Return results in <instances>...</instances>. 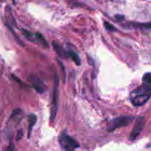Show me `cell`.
Returning a JSON list of instances; mask_svg holds the SVG:
<instances>
[{"mask_svg":"<svg viewBox=\"0 0 151 151\" xmlns=\"http://www.w3.org/2000/svg\"><path fill=\"white\" fill-rule=\"evenodd\" d=\"M134 120L133 116H121L119 117H116L112 119L108 125L107 131L109 132L115 131L118 128L125 127L129 125Z\"/></svg>","mask_w":151,"mask_h":151,"instance_id":"cell-3","label":"cell"},{"mask_svg":"<svg viewBox=\"0 0 151 151\" xmlns=\"http://www.w3.org/2000/svg\"><path fill=\"white\" fill-rule=\"evenodd\" d=\"M68 57H70L72 59V60H73L78 66H80V64H81V58H80V57L78 56V55L77 54L76 52H75L73 51H68Z\"/></svg>","mask_w":151,"mask_h":151,"instance_id":"cell-9","label":"cell"},{"mask_svg":"<svg viewBox=\"0 0 151 151\" xmlns=\"http://www.w3.org/2000/svg\"><path fill=\"white\" fill-rule=\"evenodd\" d=\"M55 79V86L54 91H53V97H52V107L51 110V114H50V121L53 122L56 116L58 111V81L56 77Z\"/></svg>","mask_w":151,"mask_h":151,"instance_id":"cell-5","label":"cell"},{"mask_svg":"<svg viewBox=\"0 0 151 151\" xmlns=\"http://www.w3.org/2000/svg\"><path fill=\"white\" fill-rule=\"evenodd\" d=\"M52 46L54 47L55 50L56 51V52L60 56V57H68V52H66L58 43L55 42V41H53L52 42Z\"/></svg>","mask_w":151,"mask_h":151,"instance_id":"cell-7","label":"cell"},{"mask_svg":"<svg viewBox=\"0 0 151 151\" xmlns=\"http://www.w3.org/2000/svg\"><path fill=\"white\" fill-rule=\"evenodd\" d=\"M29 80L30 81L31 83H32V87L35 88L37 92L39 93V94H42V93L44 92L45 86H44V83H43L41 80H39L38 78H35L34 76L29 77Z\"/></svg>","mask_w":151,"mask_h":151,"instance_id":"cell-6","label":"cell"},{"mask_svg":"<svg viewBox=\"0 0 151 151\" xmlns=\"http://www.w3.org/2000/svg\"><path fill=\"white\" fill-rule=\"evenodd\" d=\"M145 125V119L143 116H139V117L137 118L135 125H134L132 131L130 134L129 139L131 141H134L139 136V134H141L143 128H144Z\"/></svg>","mask_w":151,"mask_h":151,"instance_id":"cell-4","label":"cell"},{"mask_svg":"<svg viewBox=\"0 0 151 151\" xmlns=\"http://www.w3.org/2000/svg\"><path fill=\"white\" fill-rule=\"evenodd\" d=\"M143 82L145 83V84L148 86H151V73L148 72V73L145 74L144 76L142 78Z\"/></svg>","mask_w":151,"mask_h":151,"instance_id":"cell-11","label":"cell"},{"mask_svg":"<svg viewBox=\"0 0 151 151\" xmlns=\"http://www.w3.org/2000/svg\"><path fill=\"white\" fill-rule=\"evenodd\" d=\"M115 19H116V20H117L118 22H122V20L125 19V16H124L123 15H116V16H115Z\"/></svg>","mask_w":151,"mask_h":151,"instance_id":"cell-18","label":"cell"},{"mask_svg":"<svg viewBox=\"0 0 151 151\" xmlns=\"http://www.w3.org/2000/svg\"><path fill=\"white\" fill-rule=\"evenodd\" d=\"M35 37H36V39L38 40V41H39L40 42H41V44H42L44 47H48V44H47L45 38L42 35V34L39 33V32H37V33L35 34Z\"/></svg>","mask_w":151,"mask_h":151,"instance_id":"cell-10","label":"cell"},{"mask_svg":"<svg viewBox=\"0 0 151 151\" xmlns=\"http://www.w3.org/2000/svg\"><path fill=\"white\" fill-rule=\"evenodd\" d=\"M22 32H23V34L24 35V36L26 37L27 39L30 40V41H32L34 40V38H36V37H35V35H33V34L31 33L30 32H29V31L26 30V29H22Z\"/></svg>","mask_w":151,"mask_h":151,"instance_id":"cell-12","label":"cell"},{"mask_svg":"<svg viewBox=\"0 0 151 151\" xmlns=\"http://www.w3.org/2000/svg\"><path fill=\"white\" fill-rule=\"evenodd\" d=\"M104 26H105V28H106L107 30L111 31V32H115V31H116V27H115L113 24H111L109 23V22H105Z\"/></svg>","mask_w":151,"mask_h":151,"instance_id":"cell-13","label":"cell"},{"mask_svg":"<svg viewBox=\"0 0 151 151\" xmlns=\"http://www.w3.org/2000/svg\"><path fill=\"white\" fill-rule=\"evenodd\" d=\"M37 121V116L33 114H31L29 115V127H28V137L27 138H30L31 133H32V128L35 125V122Z\"/></svg>","mask_w":151,"mask_h":151,"instance_id":"cell-8","label":"cell"},{"mask_svg":"<svg viewBox=\"0 0 151 151\" xmlns=\"http://www.w3.org/2000/svg\"><path fill=\"white\" fill-rule=\"evenodd\" d=\"M151 97L150 86L145 85L139 87L133 91L130 95L131 103L136 107L142 106L145 104Z\"/></svg>","mask_w":151,"mask_h":151,"instance_id":"cell-1","label":"cell"},{"mask_svg":"<svg viewBox=\"0 0 151 151\" xmlns=\"http://www.w3.org/2000/svg\"><path fill=\"white\" fill-rule=\"evenodd\" d=\"M5 151H14V145L12 142H10V145H8V147L6 148Z\"/></svg>","mask_w":151,"mask_h":151,"instance_id":"cell-17","label":"cell"},{"mask_svg":"<svg viewBox=\"0 0 151 151\" xmlns=\"http://www.w3.org/2000/svg\"><path fill=\"white\" fill-rule=\"evenodd\" d=\"M23 131L21 129L19 130L17 132V136H16V140H17V141H19V140L23 137Z\"/></svg>","mask_w":151,"mask_h":151,"instance_id":"cell-16","label":"cell"},{"mask_svg":"<svg viewBox=\"0 0 151 151\" xmlns=\"http://www.w3.org/2000/svg\"><path fill=\"white\" fill-rule=\"evenodd\" d=\"M7 24V27H8V28H9V29H10V32H12V33H13V36H14L15 39H16V41H17V42H18V43H19V44H20V45H22V46H24V43H23V42H22V41H21V39H20V38H19V37H18V36H17V35H16V33H15V32H14V31H13V29H12V28H11V27H10V25H8V24Z\"/></svg>","mask_w":151,"mask_h":151,"instance_id":"cell-14","label":"cell"},{"mask_svg":"<svg viewBox=\"0 0 151 151\" xmlns=\"http://www.w3.org/2000/svg\"><path fill=\"white\" fill-rule=\"evenodd\" d=\"M58 142L62 148L66 151H74L79 147V144L72 137L68 135L65 131L61 133L58 138Z\"/></svg>","mask_w":151,"mask_h":151,"instance_id":"cell-2","label":"cell"},{"mask_svg":"<svg viewBox=\"0 0 151 151\" xmlns=\"http://www.w3.org/2000/svg\"><path fill=\"white\" fill-rule=\"evenodd\" d=\"M134 26L139 27L146 28V29H151V22L148 23H137L134 24Z\"/></svg>","mask_w":151,"mask_h":151,"instance_id":"cell-15","label":"cell"}]
</instances>
